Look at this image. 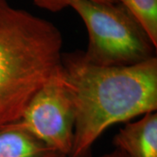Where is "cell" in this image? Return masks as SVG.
<instances>
[{"instance_id": "cell-8", "label": "cell", "mask_w": 157, "mask_h": 157, "mask_svg": "<svg viewBox=\"0 0 157 157\" xmlns=\"http://www.w3.org/2000/svg\"><path fill=\"white\" fill-rule=\"evenodd\" d=\"M71 0H33V3L40 9L51 12H59L69 6ZM102 3H115L117 0H93Z\"/></svg>"}, {"instance_id": "cell-1", "label": "cell", "mask_w": 157, "mask_h": 157, "mask_svg": "<svg viewBox=\"0 0 157 157\" xmlns=\"http://www.w3.org/2000/svg\"><path fill=\"white\" fill-rule=\"evenodd\" d=\"M61 65L75 108L68 157H91L94 145L110 127L156 112V57L133 66L100 67L74 52L63 53Z\"/></svg>"}, {"instance_id": "cell-5", "label": "cell", "mask_w": 157, "mask_h": 157, "mask_svg": "<svg viewBox=\"0 0 157 157\" xmlns=\"http://www.w3.org/2000/svg\"><path fill=\"white\" fill-rule=\"evenodd\" d=\"M113 145L128 157H157V113L127 122L113 136Z\"/></svg>"}, {"instance_id": "cell-2", "label": "cell", "mask_w": 157, "mask_h": 157, "mask_svg": "<svg viewBox=\"0 0 157 157\" xmlns=\"http://www.w3.org/2000/svg\"><path fill=\"white\" fill-rule=\"evenodd\" d=\"M62 47L55 25L0 0V128L18 121L59 69Z\"/></svg>"}, {"instance_id": "cell-9", "label": "cell", "mask_w": 157, "mask_h": 157, "mask_svg": "<svg viewBox=\"0 0 157 157\" xmlns=\"http://www.w3.org/2000/svg\"><path fill=\"white\" fill-rule=\"evenodd\" d=\"M99 157H128L124 153L119 151L117 149H113L112 151L105 153L103 155H101Z\"/></svg>"}, {"instance_id": "cell-6", "label": "cell", "mask_w": 157, "mask_h": 157, "mask_svg": "<svg viewBox=\"0 0 157 157\" xmlns=\"http://www.w3.org/2000/svg\"><path fill=\"white\" fill-rule=\"evenodd\" d=\"M0 157H67L14 124L0 128Z\"/></svg>"}, {"instance_id": "cell-4", "label": "cell", "mask_w": 157, "mask_h": 157, "mask_svg": "<svg viewBox=\"0 0 157 157\" xmlns=\"http://www.w3.org/2000/svg\"><path fill=\"white\" fill-rule=\"evenodd\" d=\"M74 121L73 93L61 65L13 124L68 157L73 147Z\"/></svg>"}, {"instance_id": "cell-3", "label": "cell", "mask_w": 157, "mask_h": 157, "mask_svg": "<svg viewBox=\"0 0 157 157\" xmlns=\"http://www.w3.org/2000/svg\"><path fill=\"white\" fill-rule=\"evenodd\" d=\"M69 6L82 19L88 33L90 64L127 67L156 57V48L137 20L121 4L71 0Z\"/></svg>"}, {"instance_id": "cell-7", "label": "cell", "mask_w": 157, "mask_h": 157, "mask_svg": "<svg viewBox=\"0 0 157 157\" xmlns=\"http://www.w3.org/2000/svg\"><path fill=\"white\" fill-rule=\"evenodd\" d=\"M133 15L157 47V0H117Z\"/></svg>"}]
</instances>
